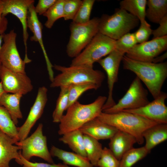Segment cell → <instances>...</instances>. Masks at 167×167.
<instances>
[{
	"mask_svg": "<svg viewBox=\"0 0 167 167\" xmlns=\"http://www.w3.org/2000/svg\"><path fill=\"white\" fill-rule=\"evenodd\" d=\"M107 99L105 96H98L94 101L88 104L78 101L66 109L60 122L58 133L60 135L79 129L84 125L95 118L102 112V107Z\"/></svg>",
	"mask_w": 167,
	"mask_h": 167,
	"instance_id": "7a4b0ae2",
	"label": "cell"
},
{
	"mask_svg": "<svg viewBox=\"0 0 167 167\" xmlns=\"http://www.w3.org/2000/svg\"><path fill=\"white\" fill-rule=\"evenodd\" d=\"M95 0H83L72 22L76 24H83L90 20V16Z\"/></svg>",
	"mask_w": 167,
	"mask_h": 167,
	"instance_id": "d6a6232c",
	"label": "cell"
},
{
	"mask_svg": "<svg viewBox=\"0 0 167 167\" xmlns=\"http://www.w3.org/2000/svg\"><path fill=\"white\" fill-rule=\"evenodd\" d=\"M2 39H3V35H0V49H1V46H2V41H3L2 40ZM1 63L0 62V65H1Z\"/></svg>",
	"mask_w": 167,
	"mask_h": 167,
	"instance_id": "ee69618b",
	"label": "cell"
},
{
	"mask_svg": "<svg viewBox=\"0 0 167 167\" xmlns=\"http://www.w3.org/2000/svg\"><path fill=\"white\" fill-rule=\"evenodd\" d=\"M125 54L115 49L105 57L97 62L105 71L107 77L108 95L106 101L102 107V111L114 105L115 103L113 96L115 84L118 80L120 65Z\"/></svg>",
	"mask_w": 167,
	"mask_h": 167,
	"instance_id": "8fae6325",
	"label": "cell"
},
{
	"mask_svg": "<svg viewBox=\"0 0 167 167\" xmlns=\"http://www.w3.org/2000/svg\"><path fill=\"white\" fill-rule=\"evenodd\" d=\"M124 69L134 73L145 84L153 98L161 93L167 77V62L155 63L132 59L125 55L122 60Z\"/></svg>",
	"mask_w": 167,
	"mask_h": 167,
	"instance_id": "6da1fadb",
	"label": "cell"
},
{
	"mask_svg": "<svg viewBox=\"0 0 167 167\" xmlns=\"http://www.w3.org/2000/svg\"><path fill=\"white\" fill-rule=\"evenodd\" d=\"M59 140L67 144L75 153L87 157L84 148V134L79 129L63 135Z\"/></svg>",
	"mask_w": 167,
	"mask_h": 167,
	"instance_id": "cb8c5ba5",
	"label": "cell"
},
{
	"mask_svg": "<svg viewBox=\"0 0 167 167\" xmlns=\"http://www.w3.org/2000/svg\"><path fill=\"white\" fill-rule=\"evenodd\" d=\"M22 96L21 94L4 92L0 96V106L7 110L16 125L18 123V119L23 118L20 108V101Z\"/></svg>",
	"mask_w": 167,
	"mask_h": 167,
	"instance_id": "603a6c76",
	"label": "cell"
},
{
	"mask_svg": "<svg viewBox=\"0 0 167 167\" xmlns=\"http://www.w3.org/2000/svg\"><path fill=\"white\" fill-rule=\"evenodd\" d=\"M82 2V0H64L63 18L65 20L73 19Z\"/></svg>",
	"mask_w": 167,
	"mask_h": 167,
	"instance_id": "d590c367",
	"label": "cell"
},
{
	"mask_svg": "<svg viewBox=\"0 0 167 167\" xmlns=\"http://www.w3.org/2000/svg\"><path fill=\"white\" fill-rule=\"evenodd\" d=\"M64 0H57L56 2L44 14L47 20L45 23L46 27L51 28L54 23L64 17L63 5Z\"/></svg>",
	"mask_w": 167,
	"mask_h": 167,
	"instance_id": "1f68e13d",
	"label": "cell"
},
{
	"mask_svg": "<svg viewBox=\"0 0 167 167\" xmlns=\"http://www.w3.org/2000/svg\"><path fill=\"white\" fill-rule=\"evenodd\" d=\"M99 21L100 18L94 17L85 24H70L71 34L66 48L69 57L77 56L99 32Z\"/></svg>",
	"mask_w": 167,
	"mask_h": 167,
	"instance_id": "52a82bcc",
	"label": "cell"
},
{
	"mask_svg": "<svg viewBox=\"0 0 167 167\" xmlns=\"http://www.w3.org/2000/svg\"><path fill=\"white\" fill-rule=\"evenodd\" d=\"M147 90L137 77L131 84L125 95L114 105L102 112L108 114L116 113L124 110H132L143 106L150 102Z\"/></svg>",
	"mask_w": 167,
	"mask_h": 167,
	"instance_id": "9c48e42d",
	"label": "cell"
},
{
	"mask_svg": "<svg viewBox=\"0 0 167 167\" xmlns=\"http://www.w3.org/2000/svg\"><path fill=\"white\" fill-rule=\"evenodd\" d=\"M159 26L152 30L153 39L161 37L167 36V15L165 16L159 23Z\"/></svg>",
	"mask_w": 167,
	"mask_h": 167,
	"instance_id": "f35d334b",
	"label": "cell"
},
{
	"mask_svg": "<svg viewBox=\"0 0 167 167\" xmlns=\"http://www.w3.org/2000/svg\"><path fill=\"white\" fill-rule=\"evenodd\" d=\"M167 98V93L162 91L157 97L146 105L122 111L137 114L159 123H167V107L165 103Z\"/></svg>",
	"mask_w": 167,
	"mask_h": 167,
	"instance_id": "2e32d148",
	"label": "cell"
},
{
	"mask_svg": "<svg viewBox=\"0 0 167 167\" xmlns=\"http://www.w3.org/2000/svg\"><path fill=\"white\" fill-rule=\"evenodd\" d=\"M17 34L14 29L3 35V43L0 50L2 65L15 72L26 73L25 62L21 58L16 45Z\"/></svg>",
	"mask_w": 167,
	"mask_h": 167,
	"instance_id": "30bf717a",
	"label": "cell"
},
{
	"mask_svg": "<svg viewBox=\"0 0 167 167\" xmlns=\"http://www.w3.org/2000/svg\"><path fill=\"white\" fill-rule=\"evenodd\" d=\"M100 87L91 83L72 84L69 85L68 103L67 108L77 101L80 96L85 92L90 90H97Z\"/></svg>",
	"mask_w": 167,
	"mask_h": 167,
	"instance_id": "4dcf8cb0",
	"label": "cell"
},
{
	"mask_svg": "<svg viewBox=\"0 0 167 167\" xmlns=\"http://www.w3.org/2000/svg\"><path fill=\"white\" fill-rule=\"evenodd\" d=\"M167 52H166L161 55L158 56L154 59L152 62L158 63L163 62V61L167 58Z\"/></svg>",
	"mask_w": 167,
	"mask_h": 167,
	"instance_id": "b9f144b4",
	"label": "cell"
},
{
	"mask_svg": "<svg viewBox=\"0 0 167 167\" xmlns=\"http://www.w3.org/2000/svg\"><path fill=\"white\" fill-rule=\"evenodd\" d=\"M116 40L98 32L76 57L70 66L93 68L94 63L115 49Z\"/></svg>",
	"mask_w": 167,
	"mask_h": 167,
	"instance_id": "8992f818",
	"label": "cell"
},
{
	"mask_svg": "<svg viewBox=\"0 0 167 167\" xmlns=\"http://www.w3.org/2000/svg\"><path fill=\"white\" fill-rule=\"evenodd\" d=\"M139 20L126 10L117 8L111 15L100 18L99 32L116 40L137 27Z\"/></svg>",
	"mask_w": 167,
	"mask_h": 167,
	"instance_id": "5b68a950",
	"label": "cell"
},
{
	"mask_svg": "<svg viewBox=\"0 0 167 167\" xmlns=\"http://www.w3.org/2000/svg\"><path fill=\"white\" fill-rule=\"evenodd\" d=\"M140 22L139 29L134 33L137 42L139 44L147 41L152 32L151 25L145 19Z\"/></svg>",
	"mask_w": 167,
	"mask_h": 167,
	"instance_id": "8d00e7d4",
	"label": "cell"
},
{
	"mask_svg": "<svg viewBox=\"0 0 167 167\" xmlns=\"http://www.w3.org/2000/svg\"><path fill=\"white\" fill-rule=\"evenodd\" d=\"M5 92L3 90L2 83L0 82V96L4 93Z\"/></svg>",
	"mask_w": 167,
	"mask_h": 167,
	"instance_id": "7bdbcfd3",
	"label": "cell"
},
{
	"mask_svg": "<svg viewBox=\"0 0 167 167\" xmlns=\"http://www.w3.org/2000/svg\"><path fill=\"white\" fill-rule=\"evenodd\" d=\"M84 142L87 157L93 166H96L103 148L98 140L84 134Z\"/></svg>",
	"mask_w": 167,
	"mask_h": 167,
	"instance_id": "484cf974",
	"label": "cell"
},
{
	"mask_svg": "<svg viewBox=\"0 0 167 167\" xmlns=\"http://www.w3.org/2000/svg\"><path fill=\"white\" fill-rule=\"evenodd\" d=\"M146 11V17L151 22L159 24L167 15V0H148Z\"/></svg>",
	"mask_w": 167,
	"mask_h": 167,
	"instance_id": "d4e9b609",
	"label": "cell"
},
{
	"mask_svg": "<svg viewBox=\"0 0 167 167\" xmlns=\"http://www.w3.org/2000/svg\"><path fill=\"white\" fill-rule=\"evenodd\" d=\"M48 90L45 86L39 88L35 101L25 122L18 127L19 141L28 137L31 130L43 114L47 101Z\"/></svg>",
	"mask_w": 167,
	"mask_h": 167,
	"instance_id": "9a60e30c",
	"label": "cell"
},
{
	"mask_svg": "<svg viewBox=\"0 0 167 167\" xmlns=\"http://www.w3.org/2000/svg\"><path fill=\"white\" fill-rule=\"evenodd\" d=\"M52 156L56 157L66 165L77 167H93L87 157L68 152L53 146L50 151Z\"/></svg>",
	"mask_w": 167,
	"mask_h": 167,
	"instance_id": "7402d4cb",
	"label": "cell"
},
{
	"mask_svg": "<svg viewBox=\"0 0 167 167\" xmlns=\"http://www.w3.org/2000/svg\"><path fill=\"white\" fill-rule=\"evenodd\" d=\"M57 1V0H39L35 7L36 13L39 15H43Z\"/></svg>",
	"mask_w": 167,
	"mask_h": 167,
	"instance_id": "ab89813d",
	"label": "cell"
},
{
	"mask_svg": "<svg viewBox=\"0 0 167 167\" xmlns=\"http://www.w3.org/2000/svg\"><path fill=\"white\" fill-rule=\"evenodd\" d=\"M53 67L61 73L51 82L50 87L52 88L85 83H94L100 87L105 78L103 72L93 68L80 66L66 67L56 64Z\"/></svg>",
	"mask_w": 167,
	"mask_h": 167,
	"instance_id": "277c9868",
	"label": "cell"
},
{
	"mask_svg": "<svg viewBox=\"0 0 167 167\" xmlns=\"http://www.w3.org/2000/svg\"><path fill=\"white\" fill-rule=\"evenodd\" d=\"M20 158L15 159L16 162L23 167H64L65 164L59 163L58 164L47 163L41 162H33L27 160L21 156L20 151H19Z\"/></svg>",
	"mask_w": 167,
	"mask_h": 167,
	"instance_id": "74e56055",
	"label": "cell"
},
{
	"mask_svg": "<svg viewBox=\"0 0 167 167\" xmlns=\"http://www.w3.org/2000/svg\"><path fill=\"white\" fill-rule=\"evenodd\" d=\"M137 44L134 33H127L116 40L115 49L126 54Z\"/></svg>",
	"mask_w": 167,
	"mask_h": 167,
	"instance_id": "e575fe53",
	"label": "cell"
},
{
	"mask_svg": "<svg viewBox=\"0 0 167 167\" xmlns=\"http://www.w3.org/2000/svg\"><path fill=\"white\" fill-rule=\"evenodd\" d=\"M97 118L118 130L132 135L139 144H143L144 142L142 135L144 131L153 126L160 123L139 115L124 111L113 114L102 112Z\"/></svg>",
	"mask_w": 167,
	"mask_h": 167,
	"instance_id": "3957f363",
	"label": "cell"
},
{
	"mask_svg": "<svg viewBox=\"0 0 167 167\" xmlns=\"http://www.w3.org/2000/svg\"><path fill=\"white\" fill-rule=\"evenodd\" d=\"M0 78L6 92L25 95L33 88L31 81L26 73L12 71L0 65Z\"/></svg>",
	"mask_w": 167,
	"mask_h": 167,
	"instance_id": "4fadbf2b",
	"label": "cell"
},
{
	"mask_svg": "<svg viewBox=\"0 0 167 167\" xmlns=\"http://www.w3.org/2000/svg\"><path fill=\"white\" fill-rule=\"evenodd\" d=\"M79 129L83 134L98 140L110 139L118 130L114 127L101 121L97 118L88 122Z\"/></svg>",
	"mask_w": 167,
	"mask_h": 167,
	"instance_id": "ac0fdd59",
	"label": "cell"
},
{
	"mask_svg": "<svg viewBox=\"0 0 167 167\" xmlns=\"http://www.w3.org/2000/svg\"><path fill=\"white\" fill-rule=\"evenodd\" d=\"M43 125L40 123L31 135L15 144L20 149L21 156L30 161L33 156L41 158L48 163L54 164V161L47 147V138L43 133Z\"/></svg>",
	"mask_w": 167,
	"mask_h": 167,
	"instance_id": "ba28073f",
	"label": "cell"
},
{
	"mask_svg": "<svg viewBox=\"0 0 167 167\" xmlns=\"http://www.w3.org/2000/svg\"><path fill=\"white\" fill-rule=\"evenodd\" d=\"M16 141L0 130V167H10V161L20 158V148Z\"/></svg>",
	"mask_w": 167,
	"mask_h": 167,
	"instance_id": "ffe728a7",
	"label": "cell"
},
{
	"mask_svg": "<svg viewBox=\"0 0 167 167\" xmlns=\"http://www.w3.org/2000/svg\"><path fill=\"white\" fill-rule=\"evenodd\" d=\"M147 0H123L119 3L120 8L137 17L141 21L145 20Z\"/></svg>",
	"mask_w": 167,
	"mask_h": 167,
	"instance_id": "4316f807",
	"label": "cell"
},
{
	"mask_svg": "<svg viewBox=\"0 0 167 167\" xmlns=\"http://www.w3.org/2000/svg\"><path fill=\"white\" fill-rule=\"evenodd\" d=\"M35 7L34 3L29 6L28 10V28L33 34V35L30 37V40L32 41L38 42L40 45L45 59L49 79L51 82L54 78L53 70V66L49 59L44 47L42 36V25L35 11Z\"/></svg>",
	"mask_w": 167,
	"mask_h": 167,
	"instance_id": "e0dca14e",
	"label": "cell"
},
{
	"mask_svg": "<svg viewBox=\"0 0 167 167\" xmlns=\"http://www.w3.org/2000/svg\"><path fill=\"white\" fill-rule=\"evenodd\" d=\"M3 4L2 0H0V35L4 34L7 29L8 21L6 17L2 15Z\"/></svg>",
	"mask_w": 167,
	"mask_h": 167,
	"instance_id": "60d3db41",
	"label": "cell"
},
{
	"mask_svg": "<svg viewBox=\"0 0 167 167\" xmlns=\"http://www.w3.org/2000/svg\"><path fill=\"white\" fill-rule=\"evenodd\" d=\"M64 167H70L68 166L67 165H65V166Z\"/></svg>",
	"mask_w": 167,
	"mask_h": 167,
	"instance_id": "f6af8a7d",
	"label": "cell"
},
{
	"mask_svg": "<svg viewBox=\"0 0 167 167\" xmlns=\"http://www.w3.org/2000/svg\"><path fill=\"white\" fill-rule=\"evenodd\" d=\"M167 49V36H166L137 44L128 51L125 55L135 61L152 62L156 57Z\"/></svg>",
	"mask_w": 167,
	"mask_h": 167,
	"instance_id": "7c38bea8",
	"label": "cell"
},
{
	"mask_svg": "<svg viewBox=\"0 0 167 167\" xmlns=\"http://www.w3.org/2000/svg\"><path fill=\"white\" fill-rule=\"evenodd\" d=\"M69 87V85L60 87V92L52 114L53 121L54 122H60L63 116L64 111L67 109Z\"/></svg>",
	"mask_w": 167,
	"mask_h": 167,
	"instance_id": "f546056e",
	"label": "cell"
},
{
	"mask_svg": "<svg viewBox=\"0 0 167 167\" xmlns=\"http://www.w3.org/2000/svg\"><path fill=\"white\" fill-rule=\"evenodd\" d=\"M120 161L114 155L110 150L107 147L103 148L96 166L98 167H119Z\"/></svg>",
	"mask_w": 167,
	"mask_h": 167,
	"instance_id": "836d02e7",
	"label": "cell"
},
{
	"mask_svg": "<svg viewBox=\"0 0 167 167\" xmlns=\"http://www.w3.org/2000/svg\"><path fill=\"white\" fill-rule=\"evenodd\" d=\"M143 137L145 140L144 146L150 153L155 147L167 139V123H158L144 131Z\"/></svg>",
	"mask_w": 167,
	"mask_h": 167,
	"instance_id": "44dd1931",
	"label": "cell"
},
{
	"mask_svg": "<svg viewBox=\"0 0 167 167\" xmlns=\"http://www.w3.org/2000/svg\"><path fill=\"white\" fill-rule=\"evenodd\" d=\"M149 153L144 146L138 148H133L122 156L120 161L119 167H131L146 157Z\"/></svg>",
	"mask_w": 167,
	"mask_h": 167,
	"instance_id": "f1b7e54d",
	"label": "cell"
},
{
	"mask_svg": "<svg viewBox=\"0 0 167 167\" xmlns=\"http://www.w3.org/2000/svg\"><path fill=\"white\" fill-rule=\"evenodd\" d=\"M137 143L135 138L124 132L118 130L110 139L109 149L116 157L120 161L123 155L133 148Z\"/></svg>",
	"mask_w": 167,
	"mask_h": 167,
	"instance_id": "d6986e66",
	"label": "cell"
},
{
	"mask_svg": "<svg viewBox=\"0 0 167 167\" xmlns=\"http://www.w3.org/2000/svg\"><path fill=\"white\" fill-rule=\"evenodd\" d=\"M3 4L2 15L6 16L11 13L15 16L20 22L23 28V38L25 47L24 61L26 63L31 61L27 55V41L28 37L27 32V17L29 6L34 2L33 0H2Z\"/></svg>",
	"mask_w": 167,
	"mask_h": 167,
	"instance_id": "5bb4252c",
	"label": "cell"
},
{
	"mask_svg": "<svg viewBox=\"0 0 167 167\" xmlns=\"http://www.w3.org/2000/svg\"><path fill=\"white\" fill-rule=\"evenodd\" d=\"M0 130L14 139L19 141L18 127L7 110L0 106Z\"/></svg>",
	"mask_w": 167,
	"mask_h": 167,
	"instance_id": "83f0119b",
	"label": "cell"
}]
</instances>
